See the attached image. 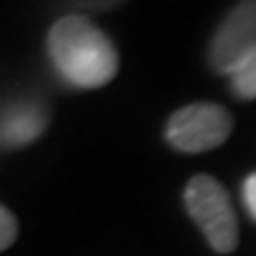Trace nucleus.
<instances>
[{
    "mask_svg": "<svg viewBox=\"0 0 256 256\" xmlns=\"http://www.w3.org/2000/svg\"><path fill=\"white\" fill-rule=\"evenodd\" d=\"M48 55L57 74L76 88L107 86L119 69V52L110 36L81 14H69L52 24Z\"/></svg>",
    "mask_w": 256,
    "mask_h": 256,
    "instance_id": "obj_1",
    "label": "nucleus"
},
{
    "mask_svg": "<svg viewBox=\"0 0 256 256\" xmlns=\"http://www.w3.org/2000/svg\"><path fill=\"white\" fill-rule=\"evenodd\" d=\"M185 206L192 220L218 254H230L238 247V218L226 188L206 174L194 176L185 188Z\"/></svg>",
    "mask_w": 256,
    "mask_h": 256,
    "instance_id": "obj_2",
    "label": "nucleus"
},
{
    "mask_svg": "<svg viewBox=\"0 0 256 256\" xmlns=\"http://www.w3.org/2000/svg\"><path fill=\"white\" fill-rule=\"evenodd\" d=\"M232 130V116L214 102H194L178 110L166 124V140L188 154L220 147Z\"/></svg>",
    "mask_w": 256,
    "mask_h": 256,
    "instance_id": "obj_3",
    "label": "nucleus"
},
{
    "mask_svg": "<svg viewBox=\"0 0 256 256\" xmlns=\"http://www.w3.org/2000/svg\"><path fill=\"white\" fill-rule=\"evenodd\" d=\"M256 50V0L240 2L228 12L211 38L209 62L218 74H235Z\"/></svg>",
    "mask_w": 256,
    "mask_h": 256,
    "instance_id": "obj_4",
    "label": "nucleus"
},
{
    "mask_svg": "<svg viewBox=\"0 0 256 256\" xmlns=\"http://www.w3.org/2000/svg\"><path fill=\"white\" fill-rule=\"evenodd\" d=\"M48 110L38 102H12L2 110V150H17L43 136Z\"/></svg>",
    "mask_w": 256,
    "mask_h": 256,
    "instance_id": "obj_5",
    "label": "nucleus"
},
{
    "mask_svg": "<svg viewBox=\"0 0 256 256\" xmlns=\"http://www.w3.org/2000/svg\"><path fill=\"white\" fill-rule=\"evenodd\" d=\"M232 78V92L242 100H256V50L240 64Z\"/></svg>",
    "mask_w": 256,
    "mask_h": 256,
    "instance_id": "obj_6",
    "label": "nucleus"
},
{
    "mask_svg": "<svg viewBox=\"0 0 256 256\" xmlns=\"http://www.w3.org/2000/svg\"><path fill=\"white\" fill-rule=\"evenodd\" d=\"M17 240V218L8 206H0V249L5 252Z\"/></svg>",
    "mask_w": 256,
    "mask_h": 256,
    "instance_id": "obj_7",
    "label": "nucleus"
},
{
    "mask_svg": "<svg viewBox=\"0 0 256 256\" xmlns=\"http://www.w3.org/2000/svg\"><path fill=\"white\" fill-rule=\"evenodd\" d=\"M242 194H244V204H247L252 218L256 220V174H252L244 180V188H242Z\"/></svg>",
    "mask_w": 256,
    "mask_h": 256,
    "instance_id": "obj_8",
    "label": "nucleus"
}]
</instances>
